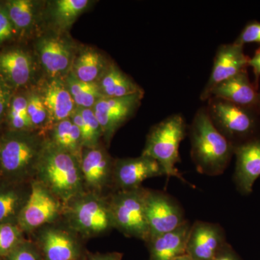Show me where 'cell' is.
<instances>
[{"mask_svg": "<svg viewBox=\"0 0 260 260\" xmlns=\"http://www.w3.org/2000/svg\"><path fill=\"white\" fill-rule=\"evenodd\" d=\"M188 135L197 172L209 177L223 174L234 155V145L213 125L206 107L195 113L188 126Z\"/></svg>", "mask_w": 260, "mask_h": 260, "instance_id": "cell-1", "label": "cell"}, {"mask_svg": "<svg viewBox=\"0 0 260 260\" xmlns=\"http://www.w3.org/2000/svg\"><path fill=\"white\" fill-rule=\"evenodd\" d=\"M37 180L42 183L64 206L85 192L80 160L68 152L44 142L36 169Z\"/></svg>", "mask_w": 260, "mask_h": 260, "instance_id": "cell-2", "label": "cell"}, {"mask_svg": "<svg viewBox=\"0 0 260 260\" xmlns=\"http://www.w3.org/2000/svg\"><path fill=\"white\" fill-rule=\"evenodd\" d=\"M188 135L185 118L179 113L173 114L150 128L142 155H147L160 164L167 178L176 177L189 184L176 165L181 162L179 147Z\"/></svg>", "mask_w": 260, "mask_h": 260, "instance_id": "cell-3", "label": "cell"}, {"mask_svg": "<svg viewBox=\"0 0 260 260\" xmlns=\"http://www.w3.org/2000/svg\"><path fill=\"white\" fill-rule=\"evenodd\" d=\"M207 102V112L213 125L234 146L259 134L260 115L256 109L214 97Z\"/></svg>", "mask_w": 260, "mask_h": 260, "instance_id": "cell-4", "label": "cell"}, {"mask_svg": "<svg viewBox=\"0 0 260 260\" xmlns=\"http://www.w3.org/2000/svg\"><path fill=\"white\" fill-rule=\"evenodd\" d=\"M69 229L83 237L102 235L114 229L107 198L85 191L64 206Z\"/></svg>", "mask_w": 260, "mask_h": 260, "instance_id": "cell-5", "label": "cell"}, {"mask_svg": "<svg viewBox=\"0 0 260 260\" xmlns=\"http://www.w3.org/2000/svg\"><path fill=\"white\" fill-rule=\"evenodd\" d=\"M44 140L25 132L7 135L0 141V167L6 175L23 179L36 174Z\"/></svg>", "mask_w": 260, "mask_h": 260, "instance_id": "cell-6", "label": "cell"}, {"mask_svg": "<svg viewBox=\"0 0 260 260\" xmlns=\"http://www.w3.org/2000/svg\"><path fill=\"white\" fill-rule=\"evenodd\" d=\"M145 191L140 186L129 190L114 191L108 197L113 225L127 237L148 242L150 232L145 215Z\"/></svg>", "mask_w": 260, "mask_h": 260, "instance_id": "cell-7", "label": "cell"}, {"mask_svg": "<svg viewBox=\"0 0 260 260\" xmlns=\"http://www.w3.org/2000/svg\"><path fill=\"white\" fill-rule=\"evenodd\" d=\"M30 194L19 214L17 224L23 232H34L54 223L64 210V205L37 179L30 184Z\"/></svg>", "mask_w": 260, "mask_h": 260, "instance_id": "cell-8", "label": "cell"}, {"mask_svg": "<svg viewBox=\"0 0 260 260\" xmlns=\"http://www.w3.org/2000/svg\"><path fill=\"white\" fill-rule=\"evenodd\" d=\"M145 203L150 232L149 240L175 230L187 221L180 203L164 191L146 189Z\"/></svg>", "mask_w": 260, "mask_h": 260, "instance_id": "cell-9", "label": "cell"}, {"mask_svg": "<svg viewBox=\"0 0 260 260\" xmlns=\"http://www.w3.org/2000/svg\"><path fill=\"white\" fill-rule=\"evenodd\" d=\"M75 233L49 224L39 230L35 243L44 260H85L83 246Z\"/></svg>", "mask_w": 260, "mask_h": 260, "instance_id": "cell-10", "label": "cell"}, {"mask_svg": "<svg viewBox=\"0 0 260 260\" xmlns=\"http://www.w3.org/2000/svg\"><path fill=\"white\" fill-rule=\"evenodd\" d=\"M249 59V56L244 53V46L234 42L219 46L214 57L211 73L200 93V100L206 102L215 87L247 70Z\"/></svg>", "mask_w": 260, "mask_h": 260, "instance_id": "cell-11", "label": "cell"}, {"mask_svg": "<svg viewBox=\"0 0 260 260\" xmlns=\"http://www.w3.org/2000/svg\"><path fill=\"white\" fill-rule=\"evenodd\" d=\"M144 93L122 98H103L93 111L107 143L121 125L130 119L140 107Z\"/></svg>", "mask_w": 260, "mask_h": 260, "instance_id": "cell-12", "label": "cell"}, {"mask_svg": "<svg viewBox=\"0 0 260 260\" xmlns=\"http://www.w3.org/2000/svg\"><path fill=\"white\" fill-rule=\"evenodd\" d=\"M114 162L102 147L83 148L80 165L85 191L100 194L106 188L113 186Z\"/></svg>", "mask_w": 260, "mask_h": 260, "instance_id": "cell-13", "label": "cell"}, {"mask_svg": "<svg viewBox=\"0 0 260 260\" xmlns=\"http://www.w3.org/2000/svg\"><path fill=\"white\" fill-rule=\"evenodd\" d=\"M162 176H165V173L160 164L147 155L116 159L112 187L114 191L137 189L142 186V183L146 179Z\"/></svg>", "mask_w": 260, "mask_h": 260, "instance_id": "cell-14", "label": "cell"}, {"mask_svg": "<svg viewBox=\"0 0 260 260\" xmlns=\"http://www.w3.org/2000/svg\"><path fill=\"white\" fill-rule=\"evenodd\" d=\"M226 244V236L221 225L196 220L191 225L186 254L193 260H213Z\"/></svg>", "mask_w": 260, "mask_h": 260, "instance_id": "cell-15", "label": "cell"}, {"mask_svg": "<svg viewBox=\"0 0 260 260\" xmlns=\"http://www.w3.org/2000/svg\"><path fill=\"white\" fill-rule=\"evenodd\" d=\"M236 157L234 180L239 192L251 194L260 177V133L234 146Z\"/></svg>", "mask_w": 260, "mask_h": 260, "instance_id": "cell-16", "label": "cell"}, {"mask_svg": "<svg viewBox=\"0 0 260 260\" xmlns=\"http://www.w3.org/2000/svg\"><path fill=\"white\" fill-rule=\"evenodd\" d=\"M258 93V89L251 83L246 70L215 87L210 98H216L240 107L256 109Z\"/></svg>", "mask_w": 260, "mask_h": 260, "instance_id": "cell-17", "label": "cell"}, {"mask_svg": "<svg viewBox=\"0 0 260 260\" xmlns=\"http://www.w3.org/2000/svg\"><path fill=\"white\" fill-rule=\"evenodd\" d=\"M49 116V125L70 119L77 109L69 90L64 82L54 78L46 84L42 95Z\"/></svg>", "mask_w": 260, "mask_h": 260, "instance_id": "cell-18", "label": "cell"}, {"mask_svg": "<svg viewBox=\"0 0 260 260\" xmlns=\"http://www.w3.org/2000/svg\"><path fill=\"white\" fill-rule=\"evenodd\" d=\"M41 62L53 79L64 74L71 64L72 50L69 44L61 38L47 37L37 44Z\"/></svg>", "mask_w": 260, "mask_h": 260, "instance_id": "cell-19", "label": "cell"}, {"mask_svg": "<svg viewBox=\"0 0 260 260\" xmlns=\"http://www.w3.org/2000/svg\"><path fill=\"white\" fill-rule=\"evenodd\" d=\"M191 225L187 220L175 230L151 238L146 242L149 260H173L186 254Z\"/></svg>", "mask_w": 260, "mask_h": 260, "instance_id": "cell-20", "label": "cell"}, {"mask_svg": "<svg viewBox=\"0 0 260 260\" xmlns=\"http://www.w3.org/2000/svg\"><path fill=\"white\" fill-rule=\"evenodd\" d=\"M31 73V60L23 51L13 49L0 54V73L12 86L25 85Z\"/></svg>", "mask_w": 260, "mask_h": 260, "instance_id": "cell-21", "label": "cell"}, {"mask_svg": "<svg viewBox=\"0 0 260 260\" xmlns=\"http://www.w3.org/2000/svg\"><path fill=\"white\" fill-rule=\"evenodd\" d=\"M99 80L104 98H122L144 93L143 89L115 64H109Z\"/></svg>", "mask_w": 260, "mask_h": 260, "instance_id": "cell-22", "label": "cell"}, {"mask_svg": "<svg viewBox=\"0 0 260 260\" xmlns=\"http://www.w3.org/2000/svg\"><path fill=\"white\" fill-rule=\"evenodd\" d=\"M49 141L80 160L83 148L81 133L70 118L54 124Z\"/></svg>", "mask_w": 260, "mask_h": 260, "instance_id": "cell-23", "label": "cell"}, {"mask_svg": "<svg viewBox=\"0 0 260 260\" xmlns=\"http://www.w3.org/2000/svg\"><path fill=\"white\" fill-rule=\"evenodd\" d=\"M102 54L93 49H87L78 56L73 67L77 79L85 83H93L100 79L108 66Z\"/></svg>", "mask_w": 260, "mask_h": 260, "instance_id": "cell-24", "label": "cell"}, {"mask_svg": "<svg viewBox=\"0 0 260 260\" xmlns=\"http://www.w3.org/2000/svg\"><path fill=\"white\" fill-rule=\"evenodd\" d=\"M29 194L30 190L26 192L13 186L0 187V224L14 223L15 220L17 223Z\"/></svg>", "mask_w": 260, "mask_h": 260, "instance_id": "cell-25", "label": "cell"}, {"mask_svg": "<svg viewBox=\"0 0 260 260\" xmlns=\"http://www.w3.org/2000/svg\"><path fill=\"white\" fill-rule=\"evenodd\" d=\"M70 119L80 130L83 148L98 147L102 130L93 109L77 107Z\"/></svg>", "mask_w": 260, "mask_h": 260, "instance_id": "cell-26", "label": "cell"}, {"mask_svg": "<svg viewBox=\"0 0 260 260\" xmlns=\"http://www.w3.org/2000/svg\"><path fill=\"white\" fill-rule=\"evenodd\" d=\"M65 85L78 108H93L95 104L104 98L96 82L85 83L77 79L74 75L71 74L67 78Z\"/></svg>", "mask_w": 260, "mask_h": 260, "instance_id": "cell-27", "label": "cell"}, {"mask_svg": "<svg viewBox=\"0 0 260 260\" xmlns=\"http://www.w3.org/2000/svg\"><path fill=\"white\" fill-rule=\"evenodd\" d=\"M88 0H58L54 5V16L62 28L70 26L88 8Z\"/></svg>", "mask_w": 260, "mask_h": 260, "instance_id": "cell-28", "label": "cell"}, {"mask_svg": "<svg viewBox=\"0 0 260 260\" xmlns=\"http://www.w3.org/2000/svg\"><path fill=\"white\" fill-rule=\"evenodd\" d=\"M6 10L13 26L28 28L34 20V4L29 0H12L7 3Z\"/></svg>", "mask_w": 260, "mask_h": 260, "instance_id": "cell-29", "label": "cell"}, {"mask_svg": "<svg viewBox=\"0 0 260 260\" xmlns=\"http://www.w3.org/2000/svg\"><path fill=\"white\" fill-rule=\"evenodd\" d=\"M28 99L21 95L15 97L12 102L9 112L11 127L16 132H25L32 129V126L27 112Z\"/></svg>", "mask_w": 260, "mask_h": 260, "instance_id": "cell-30", "label": "cell"}, {"mask_svg": "<svg viewBox=\"0 0 260 260\" xmlns=\"http://www.w3.org/2000/svg\"><path fill=\"white\" fill-rule=\"evenodd\" d=\"M23 241V231L18 224H0V257L8 256Z\"/></svg>", "mask_w": 260, "mask_h": 260, "instance_id": "cell-31", "label": "cell"}, {"mask_svg": "<svg viewBox=\"0 0 260 260\" xmlns=\"http://www.w3.org/2000/svg\"><path fill=\"white\" fill-rule=\"evenodd\" d=\"M27 99V112L32 128H42L49 125V116L41 95L32 93Z\"/></svg>", "mask_w": 260, "mask_h": 260, "instance_id": "cell-32", "label": "cell"}, {"mask_svg": "<svg viewBox=\"0 0 260 260\" xmlns=\"http://www.w3.org/2000/svg\"><path fill=\"white\" fill-rule=\"evenodd\" d=\"M4 260H44L34 243L23 241Z\"/></svg>", "mask_w": 260, "mask_h": 260, "instance_id": "cell-33", "label": "cell"}, {"mask_svg": "<svg viewBox=\"0 0 260 260\" xmlns=\"http://www.w3.org/2000/svg\"><path fill=\"white\" fill-rule=\"evenodd\" d=\"M234 42L244 47L247 44H260V22H248Z\"/></svg>", "mask_w": 260, "mask_h": 260, "instance_id": "cell-34", "label": "cell"}, {"mask_svg": "<svg viewBox=\"0 0 260 260\" xmlns=\"http://www.w3.org/2000/svg\"><path fill=\"white\" fill-rule=\"evenodd\" d=\"M6 8L0 7V44L10 39L14 28Z\"/></svg>", "mask_w": 260, "mask_h": 260, "instance_id": "cell-35", "label": "cell"}, {"mask_svg": "<svg viewBox=\"0 0 260 260\" xmlns=\"http://www.w3.org/2000/svg\"><path fill=\"white\" fill-rule=\"evenodd\" d=\"M248 67H250L252 69L254 76V85L258 89L260 79V47L254 52V55L249 57Z\"/></svg>", "mask_w": 260, "mask_h": 260, "instance_id": "cell-36", "label": "cell"}, {"mask_svg": "<svg viewBox=\"0 0 260 260\" xmlns=\"http://www.w3.org/2000/svg\"><path fill=\"white\" fill-rule=\"evenodd\" d=\"M213 260H242L239 257L232 246L229 244H225L215 256Z\"/></svg>", "mask_w": 260, "mask_h": 260, "instance_id": "cell-37", "label": "cell"}, {"mask_svg": "<svg viewBox=\"0 0 260 260\" xmlns=\"http://www.w3.org/2000/svg\"><path fill=\"white\" fill-rule=\"evenodd\" d=\"M123 254L120 252L95 253L88 254L87 260H122Z\"/></svg>", "mask_w": 260, "mask_h": 260, "instance_id": "cell-38", "label": "cell"}, {"mask_svg": "<svg viewBox=\"0 0 260 260\" xmlns=\"http://www.w3.org/2000/svg\"><path fill=\"white\" fill-rule=\"evenodd\" d=\"M5 95L4 90L2 88V85H0V119L3 116V113H4L5 108Z\"/></svg>", "mask_w": 260, "mask_h": 260, "instance_id": "cell-39", "label": "cell"}, {"mask_svg": "<svg viewBox=\"0 0 260 260\" xmlns=\"http://www.w3.org/2000/svg\"><path fill=\"white\" fill-rule=\"evenodd\" d=\"M173 260H193V259H191L190 256L188 255L187 254H183V255L177 256V258H175V259H174Z\"/></svg>", "mask_w": 260, "mask_h": 260, "instance_id": "cell-40", "label": "cell"}, {"mask_svg": "<svg viewBox=\"0 0 260 260\" xmlns=\"http://www.w3.org/2000/svg\"><path fill=\"white\" fill-rule=\"evenodd\" d=\"M256 110L260 115V91L258 93L257 103H256Z\"/></svg>", "mask_w": 260, "mask_h": 260, "instance_id": "cell-41", "label": "cell"}, {"mask_svg": "<svg viewBox=\"0 0 260 260\" xmlns=\"http://www.w3.org/2000/svg\"><path fill=\"white\" fill-rule=\"evenodd\" d=\"M0 260H1V259H0Z\"/></svg>", "mask_w": 260, "mask_h": 260, "instance_id": "cell-42", "label": "cell"}]
</instances>
